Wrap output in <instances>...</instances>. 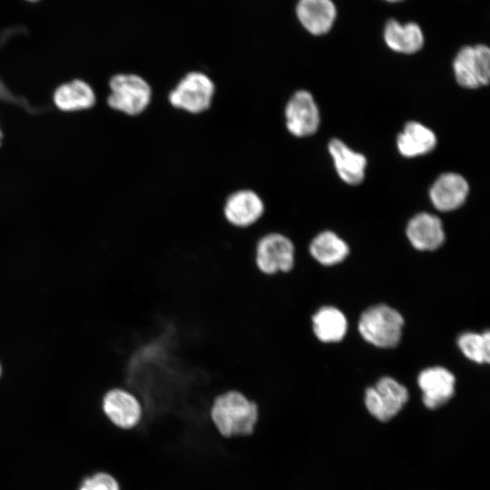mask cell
<instances>
[{"instance_id":"obj_1","label":"cell","mask_w":490,"mask_h":490,"mask_svg":"<svg viewBox=\"0 0 490 490\" xmlns=\"http://www.w3.org/2000/svg\"><path fill=\"white\" fill-rule=\"evenodd\" d=\"M258 416L257 404L237 390L217 396L210 409L211 423L226 438L251 435Z\"/></svg>"},{"instance_id":"obj_2","label":"cell","mask_w":490,"mask_h":490,"mask_svg":"<svg viewBox=\"0 0 490 490\" xmlns=\"http://www.w3.org/2000/svg\"><path fill=\"white\" fill-rule=\"evenodd\" d=\"M403 326L402 315L384 304L366 309L358 321V330L363 338L382 348H394L398 344Z\"/></svg>"},{"instance_id":"obj_3","label":"cell","mask_w":490,"mask_h":490,"mask_svg":"<svg viewBox=\"0 0 490 490\" xmlns=\"http://www.w3.org/2000/svg\"><path fill=\"white\" fill-rule=\"evenodd\" d=\"M107 103L113 109L128 115L143 113L151 103L152 91L148 82L134 74H119L109 83Z\"/></svg>"},{"instance_id":"obj_4","label":"cell","mask_w":490,"mask_h":490,"mask_svg":"<svg viewBox=\"0 0 490 490\" xmlns=\"http://www.w3.org/2000/svg\"><path fill=\"white\" fill-rule=\"evenodd\" d=\"M215 93L213 81L204 73L193 71L186 74L171 90L170 103L190 113H201L211 105Z\"/></svg>"},{"instance_id":"obj_5","label":"cell","mask_w":490,"mask_h":490,"mask_svg":"<svg viewBox=\"0 0 490 490\" xmlns=\"http://www.w3.org/2000/svg\"><path fill=\"white\" fill-rule=\"evenodd\" d=\"M295 245L280 232H269L259 239L255 248V263L266 275L289 272L295 264Z\"/></svg>"},{"instance_id":"obj_6","label":"cell","mask_w":490,"mask_h":490,"mask_svg":"<svg viewBox=\"0 0 490 490\" xmlns=\"http://www.w3.org/2000/svg\"><path fill=\"white\" fill-rule=\"evenodd\" d=\"M408 396L405 386L390 377H384L366 390L365 405L374 417L386 422L398 414Z\"/></svg>"},{"instance_id":"obj_7","label":"cell","mask_w":490,"mask_h":490,"mask_svg":"<svg viewBox=\"0 0 490 490\" xmlns=\"http://www.w3.org/2000/svg\"><path fill=\"white\" fill-rule=\"evenodd\" d=\"M454 74L459 85L475 89L487 85L490 79V50L485 44L462 47L453 63Z\"/></svg>"},{"instance_id":"obj_8","label":"cell","mask_w":490,"mask_h":490,"mask_svg":"<svg viewBox=\"0 0 490 490\" xmlns=\"http://www.w3.org/2000/svg\"><path fill=\"white\" fill-rule=\"evenodd\" d=\"M102 411L107 420L122 430H131L142 417V406L139 398L124 387H113L102 398Z\"/></svg>"},{"instance_id":"obj_9","label":"cell","mask_w":490,"mask_h":490,"mask_svg":"<svg viewBox=\"0 0 490 490\" xmlns=\"http://www.w3.org/2000/svg\"><path fill=\"white\" fill-rule=\"evenodd\" d=\"M284 113L287 129L296 137L312 135L319 126V111L309 91L295 92L289 99Z\"/></svg>"},{"instance_id":"obj_10","label":"cell","mask_w":490,"mask_h":490,"mask_svg":"<svg viewBox=\"0 0 490 490\" xmlns=\"http://www.w3.org/2000/svg\"><path fill=\"white\" fill-rule=\"evenodd\" d=\"M265 212L263 200L257 192L248 189L232 192L225 201L221 211L226 222L238 229L253 226Z\"/></svg>"},{"instance_id":"obj_11","label":"cell","mask_w":490,"mask_h":490,"mask_svg":"<svg viewBox=\"0 0 490 490\" xmlns=\"http://www.w3.org/2000/svg\"><path fill=\"white\" fill-rule=\"evenodd\" d=\"M417 384L422 391L423 404L428 409L440 407L455 394V376L442 367L427 368L421 371Z\"/></svg>"},{"instance_id":"obj_12","label":"cell","mask_w":490,"mask_h":490,"mask_svg":"<svg viewBox=\"0 0 490 490\" xmlns=\"http://www.w3.org/2000/svg\"><path fill=\"white\" fill-rule=\"evenodd\" d=\"M468 192V182L461 174L446 172L434 181L429 197L436 209L451 211L462 206Z\"/></svg>"},{"instance_id":"obj_13","label":"cell","mask_w":490,"mask_h":490,"mask_svg":"<svg viewBox=\"0 0 490 490\" xmlns=\"http://www.w3.org/2000/svg\"><path fill=\"white\" fill-rule=\"evenodd\" d=\"M406 234L412 246L418 250H435L445 240L440 219L427 212L415 215L407 223Z\"/></svg>"},{"instance_id":"obj_14","label":"cell","mask_w":490,"mask_h":490,"mask_svg":"<svg viewBox=\"0 0 490 490\" xmlns=\"http://www.w3.org/2000/svg\"><path fill=\"white\" fill-rule=\"evenodd\" d=\"M296 14L299 23L309 33L321 35L331 29L337 10L331 0H299Z\"/></svg>"},{"instance_id":"obj_15","label":"cell","mask_w":490,"mask_h":490,"mask_svg":"<svg viewBox=\"0 0 490 490\" xmlns=\"http://www.w3.org/2000/svg\"><path fill=\"white\" fill-rule=\"evenodd\" d=\"M328 152L339 178L349 185L359 184L365 177L366 157L349 148L339 139H332Z\"/></svg>"},{"instance_id":"obj_16","label":"cell","mask_w":490,"mask_h":490,"mask_svg":"<svg viewBox=\"0 0 490 490\" xmlns=\"http://www.w3.org/2000/svg\"><path fill=\"white\" fill-rule=\"evenodd\" d=\"M436 144L434 132L424 124L411 121L406 123L397 138V146L401 155L408 158L430 152Z\"/></svg>"},{"instance_id":"obj_17","label":"cell","mask_w":490,"mask_h":490,"mask_svg":"<svg viewBox=\"0 0 490 490\" xmlns=\"http://www.w3.org/2000/svg\"><path fill=\"white\" fill-rule=\"evenodd\" d=\"M384 40L391 50L411 54L423 47L424 34L416 23L401 24L397 20L391 19L386 24Z\"/></svg>"},{"instance_id":"obj_18","label":"cell","mask_w":490,"mask_h":490,"mask_svg":"<svg viewBox=\"0 0 490 490\" xmlns=\"http://www.w3.org/2000/svg\"><path fill=\"white\" fill-rule=\"evenodd\" d=\"M311 329L321 342H338L346 335L348 321L338 309L322 307L311 317Z\"/></svg>"},{"instance_id":"obj_19","label":"cell","mask_w":490,"mask_h":490,"mask_svg":"<svg viewBox=\"0 0 490 490\" xmlns=\"http://www.w3.org/2000/svg\"><path fill=\"white\" fill-rule=\"evenodd\" d=\"M309 255L319 264L331 266L345 260L349 249L336 233L326 230L316 235L308 247Z\"/></svg>"},{"instance_id":"obj_20","label":"cell","mask_w":490,"mask_h":490,"mask_svg":"<svg viewBox=\"0 0 490 490\" xmlns=\"http://www.w3.org/2000/svg\"><path fill=\"white\" fill-rule=\"evenodd\" d=\"M54 101L60 110L70 112L92 107L95 103V95L88 83L74 80L56 89Z\"/></svg>"},{"instance_id":"obj_21","label":"cell","mask_w":490,"mask_h":490,"mask_svg":"<svg viewBox=\"0 0 490 490\" xmlns=\"http://www.w3.org/2000/svg\"><path fill=\"white\" fill-rule=\"evenodd\" d=\"M457 345L461 352L470 360L484 364L490 360V334L489 331L483 333L466 332L457 339Z\"/></svg>"},{"instance_id":"obj_22","label":"cell","mask_w":490,"mask_h":490,"mask_svg":"<svg viewBox=\"0 0 490 490\" xmlns=\"http://www.w3.org/2000/svg\"><path fill=\"white\" fill-rule=\"evenodd\" d=\"M77 490H121V486L112 474L95 471L83 478Z\"/></svg>"},{"instance_id":"obj_23","label":"cell","mask_w":490,"mask_h":490,"mask_svg":"<svg viewBox=\"0 0 490 490\" xmlns=\"http://www.w3.org/2000/svg\"><path fill=\"white\" fill-rule=\"evenodd\" d=\"M25 2H28V3H31V4H34V3H38L40 2L41 0H24Z\"/></svg>"},{"instance_id":"obj_24","label":"cell","mask_w":490,"mask_h":490,"mask_svg":"<svg viewBox=\"0 0 490 490\" xmlns=\"http://www.w3.org/2000/svg\"><path fill=\"white\" fill-rule=\"evenodd\" d=\"M2 374H3V366H2V363L0 361V377H2Z\"/></svg>"},{"instance_id":"obj_25","label":"cell","mask_w":490,"mask_h":490,"mask_svg":"<svg viewBox=\"0 0 490 490\" xmlns=\"http://www.w3.org/2000/svg\"><path fill=\"white\" fill-rule=\"evenodd\" d=\"M387 2H389V3H396V2H400L402 0H385Z\"/></svg>"},{"instance_id":"obj_26","label":"cell","mask_w":490,"mask_h":490,"mask_svg":"<svg viewBox=\"0 0 490 490\" xmlns=\"http://www.w3.org/2000/svg\"><path fill=\"white\" fill-rule=\"evenodd\" d=\"M0 137H1V132H0Z\"/></svg>"}]
</instances>
